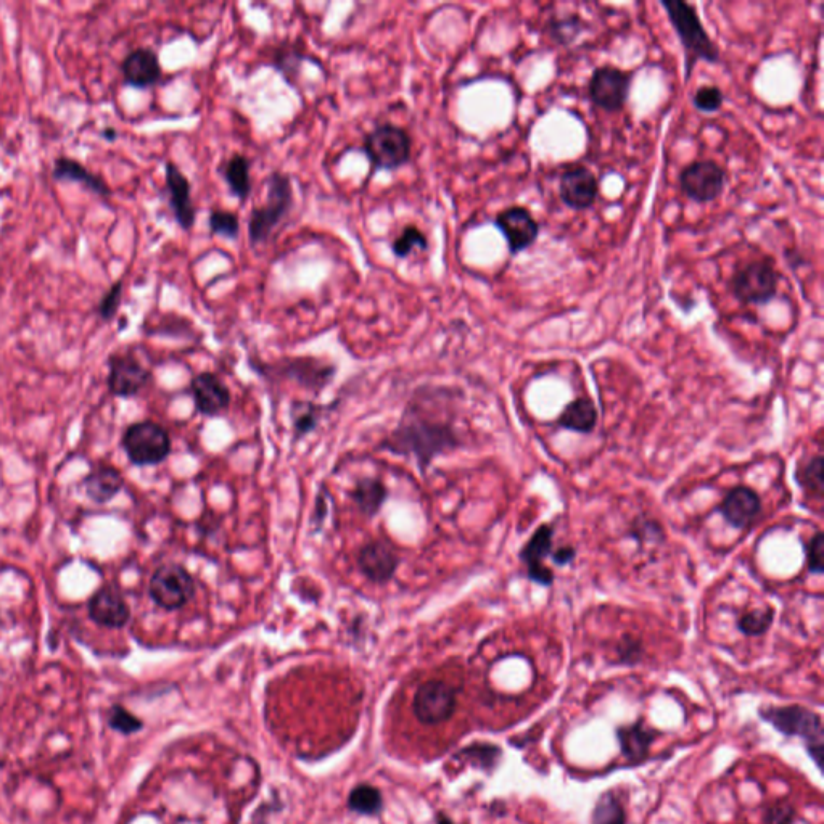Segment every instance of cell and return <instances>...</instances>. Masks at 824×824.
Segmentation results:
<instances>
[{"label":"cell","mask_w":824,"mask_h":824,"mask_svg":"<svg viewBox=\"0 0 824 824\" xmlns=\"http://www.w3.org/2000/svg\"><path fill=\"white\" fill-rule=\"evenodd\" d=\"M458 430L450 422L430 416L419 401L404 408L400 422L380 443V450L416 459L417 467L425 474L432 462L461 446Z\"/></svg>","instance_id":"obj_1"},{"label":"cell","mask_w":824,"mask_h":824,"mask_svg":"<svg viewBox=\"0 0 824 824\" xmlns=\"http://www.w3.org/2000/svg\"><path fill=\"white\" fill-rule=\"evenodd\" d=\"M660 5L667 13L668 21L672 23L673 31L683 46L686 78L691 76L697 62L717 65L721 60L720 49L710 38L696 7L684 0H662Z\"/></svg>","instance_id":"obj_2"},{"label":"cell","mask_w":824,"mask_h":824,"mask_svg":"<svg viewBox=\"0 0 824 824\" xmlns=\"http://www.w3.org/2000/svg\"><path fill=\"white\" fill-rule=\"evenodd\" d=\"M266 184H268L266 203L253 208L248 218V239L253 247L266 244L271 239V235L277 227L281 226L293 206L292 181L287 174L276 171L269 176Z\"/></svg>","instance_id":"obj_3"},{"label":"cell","mask_w":824,"mask_h":824,"mask_svg":"<svg viewBox=\"0 0 824 824\" xmlns=\"http://www.w3.org/2000/svg\"><path fill=\"white\" fill-rule=\"evenodd\" d=\"M759 715L784 736L804 739L807 742L808 752L815 760L816 767H821L824 733L823 723L818 713L805 709L802 705H787V707H767V709L760 710Z\"/></svg>","instance_id":"obj_4"},{"label":"cell","mask_w":824,"mask_h":824,"mask_svg":"<svg viewBox=\"0 0 824 824\" xmlns=\"http://www.w3.org/2000/svg\"><path fill=\"white\" fill-rule=\"evenodd\" d=\"M363 152L377 171H395L411 160L412 139L401 126L379 124L364 136Z\"/></svg>","instance_id":"obj_5"},{"label":"cell","mask_w":824,"mask_h":824,"mask_svg":"<svg viewBox=\"0 0 824 824\" xmlns=\"http://www.w3.org/2000/svg\"><path fill=\"white\" fill-rule=\"evenodd\" d=\"M779 279L771 260H754L733 272L728 290L742 305H767L778 295Z\"/></svg>","instance_id":"obj_6"},{"label":"cell","mask_w":824,"mask_h":824,"mask_svg":"<svg viewBox=\"0 0 824 824\" xmlns=\"http://www.w3.org/2000/svg\"><path fill=\"white\" fill-rule=\"evenodd\" d=\"M121 443L124 453L134 466H158L171 454L168 430L157 422L142 421L129 425Z\"/></svg>","instance_id":"obj_7"},{"label":"cell","mask_w":824,"mask_h":824,"mask_svg":"<svg viewBox=\"0 0 824 824\" xmlns=\"http://www.w3.org/2000/svg\"><path fill=\"white\" fill-rule=\"evenodd\" d=\"M195 590L194 577L179 564L160 565L150 578V599L169 612L186 607L194 599Z\"/></svg>","instance_id":"obj_8"},{"label":"cell","mask_w":824,"mask_h":824,"mask_svg":"<svg viewBox=\"0 0 824 824\" xmlns=\"http://www.w3.org/2000/svg\"><path fill=\"white\" fill-rule=\"evenodd\" d=\"M680 189L696 203L715 202L725 192L726 171L713 160H697L681 169Z\"/></svg>","instance_id":"obj_9"},{"label":"cell","mask_w":824,"mask_h":824,"mask_svg":"<svg viewBox=\"0 0 824 824\" xmlns=\"http://www.w3.org/2000/svg\"><path fill=\"white\" fill-rule=\"evenodd\" d=\"M633 75L617 66H599L588 83V97L596 107L607 113L622 112L630 97Z\"/></svg>","instance_id":"obj_10"},{"label":"cell","mask_w":824,"mask_h":824,"mask_svg":"<svg viewBox=\"0 0 824 824\" xmlns=\"http://www.w3.org/2000/svg\"><path fill=\"white\" fill-rule=\"evenodd\" d=\"M458 704V689L443 680L425 681L412 699V710L424 725H438L450 720Z\"/></svg>","instance_id":"obj_11"},{"label":"cell","mask_w":824,"mask_h":824,"mask_svg":"<svg viewBox=\"0 0 824 824\" xmlns=\"http://www.w3.org/2000/svg\"><path fill=\"white\" fill-rule=\"evenodd\" d=\"M495 226L506 239L507 248L512 255L525 252L540 237V224L532 211L524 206H509L506 210L499 211Z\"/></svg>","instance_id":"obj_12"},{"label":"cell","mask_w":824,"mask_h":824,"mask_svg":"<svg viewBox=\"0 0 824 824\" xmlns=\"http://www.w3.org/2000/svg\"><path fill=\"white\" fill-rule=\"evenodd\" d=\"M108 390L118 398L139 395L152 379V372L134 355H112L108 359Z\"/></svg>","instance_id":"obj_13"},{"label":"cell","mask_w":824,"mask_h":824,"mask_svg":"<svg viewBox=\"0 0 824 824\" xmlns=\"http://www.w3.org/2000/svg\"><path fill=\"white\" fill-rule=\"evenodd\" d=\"M559 195L564 205L575 211L593 208L598 202L599 181L590 168L572 165L562 171L559 179Z\"/></svg>","instance_id":"obj_14"},{"label":"cell","mask_w":824,"mask_h":824,"mask_svg":"<svg viewBox=\"0 0 824 824\" xmlns=\"http://www.w3.org/2000/svg\"><path fill=\"white\" fill-rule=\"evenodd\" d=\"M356 565L359 572L363 573V577L371 583L385 585L395 577L396 570L400 567V557L392 544L384 540H374L359 549Z\"/></svg>","instance_id":"obj_15"},{"label":"cell","mask_w":824,"mask_h":824,"mask_svg":"<svg viewBox=\"0 0 824 824\" xmlns=\"http://www.w3.org/2000/svg\"><path fill=\"white\" fill-rule=\"evenodd\" d=\"M87 612L92 622L110 630H120L131 620V607L116 586H102L95 591Z\"/></svg>","instance_id":"obj_16"},{"label":"cell","mask_w":824,"mask_h":824,"mask_svg":"<svg viewBox=\"0 0 824 824\" xmlns=\"http://www.w3.org/2000/svg\"><path fill=\"white\" fill-rule=\"evenodd\" d=\"M553 535L551 525H540L520 551V561L527 567L528 578L541 586H551L554 583L553 570L544 565L546 557L553 553Z\"/></svg>","instance_id":"obj_17"},{"label":"cell","mask_w":824,"mask_h":824,"mask_svg":"<svg viewBox=\"0 0 824 824\" xmlns=\"http://www.w3.org/2000/svg\"><path fill=\"white\" fill-rule=\"evenodd\" d=\"M166 190L174 219L184 231H190L197 221V208L192 200V186L186 174L173 161L165 166Z\"/></svg>","instance_id":"obj_18"},{"label":"cell","mask_w":824,"mask_h":824,"mask_svg":"<svg viewBox=\"0 0 824 824\" xmlns=\"http://www.w3.org/2000/svg\"><path fill=\"white\" fill-rule=\"evenodd\" d=\"M190 393L194 398L195 408L205 417L223 414L231 404V390L223 380L213 372H200L190 382Z\"/></svg>","instance_id":"obj_19"},{"label":"cell","mask_w":824,"mask_h":824,"mask_svg":"<svg viewBox=\"0 0 824 824\" xmlns=\"http://www.w3.org/2000/svg\"><path fill=\"white\" fill-rule=\"evenodd\" d=\"M124 83L136 89L157 86L163 78L160 58L155 50L139 47L129 52L121 63Z\"/></svg>","instance_id":"obj_20"},{"label":"cell","mask_w":824,"mask_h":824,"mask_svg":"<svg viewBox=\"0 0 824 824\" xmlns=\"http://www.w3.org/2000/svg\"><path fill=\"white\" fill-rule=\"evenodd\" d=\"M762 511V501L757 491L749 487H736L725 496L718 512L731 527L744 530L754 524Z\"/></svg>","instance_id":"obj_21"},{"label":"cell","mask_w":824,"mask_h":824,"mask_svg":"<svg viewBox=\"0 0 824 824\" xmlns=\"http://www.w3.org/2000/svg\"><path fill=\"white\" fill-rule=\"evenodd\" d=\"M52 176H54L55 181L75 182V184L91 190L99 197H112V189L108 186L107 181L99 174L89 171L81 161L75 160V158L65 157V155L55 158Z\"/></svg>","instance_id":"obj_22"},{"label":"cell","mask_w":824,"mask_h":824,"mask_svg":"<svg viewBox=\"0 0 824 824\" xmlns=\"http://www.w3.org/2000/svg\"><path fill=\"white\" fill-rule=\"evenodd\" d=\"M124 488V478L120 470L115 467H100L92 470L84 478L83 490L87 498L97 504H107L120 495Z\"/></svg>","instance_id":"obj_23"},{"label":"cell","mask_w":824,"mask_h":824,"mask_svg":"<svg viewBox=\"0 0 824 824\" xmlns=\"http://www.w3.org/2000/svg\"><path fill=\"white\" fill-rule=\"evenodd\" d=\"M387 498V487L377 477L358 478L353 491H351V499H353L356 509L369 519L382 511Z\"/></svg>","instance_id":"obj_24"},{"label":"cell","mask_w":824,"mask_h":824,"mask_svg":"<svg viewBox=\"0 0 824 824\" xmlns=\"http://www.w3.org/2000/svg\"><path fill=\"white\" fill-rule=\"evenodd\" d=\"M617 739L622 747V754L630 762H641L649 754L652 742L656 741V733L649 730L643 721H638L635 725L618 728Z\"/></svg>","instance_id":"obj_25"},{"label":"cell","mask_w":824,"mask_h":824,"mask_svg":"<svg viewBox=\"0 0 824 824\" xmlns=\"http://www.w3.org/2000/svg\"><path fill=\"white\" fill-rule=\"evenodd\" d=\"M250 169H252V163L245 155H240V153H235L231 158H227L219 168V173L223 174L224 181L231 190V194L242 200V202L252 194Z\"/></svg>","instance_id":"obj_26"},{"label":"cell","mask_w":824,"mask_h":824,"mask_svg":"<svg viewBox=\"0 0 824 824\" xmlns=\"http://www.w3.org/2000/svg\"><path fill=\"white\" fill-rule=\"evenodd\" d=\"M562 429L577 433H591L598 424V411L593 401L588 398H577L570 401L557 419Z\"/></svg>","instance_id":"obj_27"},{"label":"cell","mask_w":824,"mask_h":824,"mask_svg":"<svg viewBox=\"0 0 824 824\" xmlns=\"http://www.w3.org/2000/svg\"><path fill=\"white\" fill-rule=\"evenodd\" d=\"M593 824H627V815L622 802L612 792H606L599 797L591 815Z\"/></svg>","instance_id":"obj_28"},{"label":"cell","mask_w":824,"mask_h":824,"mask_svg":"<svg viewBox=\"0 0 824 824\" xmlns=\"http://www.w3.org/2000/svg\"><path fill=\"white\" fill-rule=\"evenodd\" d=\"M348 805L359 815H377L382 810V796L375 787L359 784L351 791Z\"/></svg>","instance_id":"obj_29"},{"label":"cell","mask_w":824,"mask_h":824,"mask_svg":"<svg viewBox=\"0 0 824 824\" xmlns=\"http://www.w3.org/2000/svg\"><path fill=\"white\" fill-rule=\"evenodd\" d=\"M321 408L313 403H295L292 409V429L295 437L303 438L318 427Z\"/></svg>","instance_id":"obj_30"},{"label":"cell","mask_w":824,"mask_h":824,"mask_svg":"<svg viewBox=\"0 0 824 824\" xmlns=\"http://www.w3.org/2000/svg\"><path fill=\"white\" fill-rule=\"evenodd\" d=\"M414 250H429V239L419 227L409 224L393 240L392 252L398 258H408Z\"/></svg>","instance_id":"obj_31"},{"label":"cell","mask_w":824,"mask_h":824,"mask_svg":"<svg viewBox=\"0 0 824 824\" xmlns=\"http://www.w3.org/2000/svg\"><path fill=\"white\" fill-rule=\"evenodd\" d=\"M105 720L107 725L113 731L129 736V734H136L144 728V721L136 717L134 713L129 712L126 707L121 704H113L105 713Z\"/></svg>","instance_id":"obj_32"},{"label":"cell","mask_w":824,"mask_h":824,"mask_svg":"<svg viewBox=\"0 0 824 824\" xmlns=\"http://www.w3.org/2000/svg\"><path fill=\"white\" fill-rule=\"evenodd\" d=\"M775 620V610L773 609H755L742 614L738 620V628L742 635L746 636H762L770 630Z\"/></svg>","instance_id":"obj_33"},{"label":"cell","mask_w":824,"mask_h":824,"mask_svg":"<svg viewBox=\"0 0 824 824\" xmlns=\"http://www.w3.org/2000/svg\"><path fill=\"white\" fill-rule=\"evenodd\" d=\"M823 470V456L818 454L805 466L800 467L799 475H797L800 487L805 488L808 493H812L818 499L823 496Z\"/></svg>","instance_id":"obj_34"},{"label":"cell","mask_w":824,"mask_h":824,"mask_svg":"<svg viewBox=\"0 0 824 824\" xmlns=\"http://www.w3.org/2000/svg\"><path fill=\"white\" fill-rule=\"evenodd\" d=\"M208 227H210L211 234L221 235L226 239L235 240L240 234V223L237 215H234L232 211L219 210V208L211 210Z\"/></svg>","instance_id":"obj_35"},{"label":"cell","mask_w":824,"mask_h":824,"mask_svg":"<svg viewBox=\"0 0 824 824\" xmlns=\"http://www.w3.org/2000/svg\"><path fill=\"white\" fill-rule=\"evenodd\" d=\"M583 29H585V23L578 17L553 20L549 25V31H551L554 41L559 42L562 46H569L573 41H577Z\"/></svg>","instance_id":"obj_36"},{"label":"cell","mask_w":824,"mask_h":824,"mask_svg":"<svg viewBox=\"0 0 824 824\" xmlns=\"http://www.w3.org/2000/svg\"><path fill=\"white\" fill-rule=\"evenodd\" d=\"M725 102V95L720 87L705 86L699 87L693 97L694 107L702 113H717L723 107Z\"/></svg>","instance_id":"obj_37"},{"label":"cell","mask_w":824,"mask_h":824,"mask_svg":"<svg viewBox=\"0 0 824 824\" xmlns=\"http://www.w3.org/2000/svg\"><path fill=\"white\" fill-rule=\"evenodd\" d=\"M462 755L477 767L483 768V770H491L498 762L501 750L493 744H474V746L462 750Z\"/></svg>","instance_id":"obj_38"},{"label":"cell","mask_w":824,"mask_h":824,"mask_svg":"<svg viewBox=\"0 0 824 824\" xmlns=\"http://www.w3.org/2000/svg\"><path fill=\"white\" fill-rule=\"evenodd\" d=\"M123 281L115 282V284L103 293L100 298L99 305H97V314L103 321H112L118 314L121 301H123Z\"/></svg>","instance_id":"obj_39"},{"label":"cell","mask_w":824,"mask_h":824,"mask_svg":"<svg viewBox=\"0 0 824 824\" xmlns=\"http://www.w3.org/2000/svg\"><path fill=\"white\" fill-rule=\"evenodd\" d=\"M808 569L813 575H821L824 572V535L823 532H816L808 541L807 549Z\"/></svg>","instance_id":"obj_40"},{"label":"cell","mask_w":824,"mask_h":824,"mask_svg":"<svg viewBox=\"0 0 824 824\" xmlns=\"http://www.w3.org/2000/svg\"><path fill=\"white\" fill-rule=\"evenodd\" d=\"M796 820V810L787 802H778L765 813V824H792Z\"/></svg>","instance_id":"obj_41"},{"label":"cell","mask_w":824,"mask_h":824,"mask_svg":"<svg viewBox=\"0 0 824 824\" xmlns=\"http://www.w3.org/2000/svg\"><path fill=\"white\" fill-rule=\"evenodd\" d=\"M618 654H620V662H622V664L635 665L636 662L641 660V656H643V647H641V644H639V641H636V639L625 636L622 644L618 647Z\"/></svg>","instance_id":"obj_42"},{"label":"cell","mask_w":824,"mask_h":824,"mask_svg":"<svg viewBox=\"0 0 824 824\" xmlns=\"http://www.w3.org/2000/svg\"><path fill=\"white\" fill-rule=\"evenodd\" d=\"M553 556L554 564L557 565H567L572 564L575 561V557H577V551L572 548V546H562V548L557 549L554 553H551Z\"/></svg>","instance_id":"obj_43"},{"label":"cell","mask_w":824,"mask_h":824,"mask_svg":"<svg viewBox=\"0 0 824 824\" xmlns=\"http://www.w3.org/2000/svg\"><path fill=\"white\" fill-rule=\"evenodd\" d=\"M103 137H105L107 141L112 142L115 141L116 137H118V132H116V129L107 128L103 131Z\"/></svg>","instance_id":"obj_44"},{"label":"cell","mask_w":824,"mask_h":824,"mask_svg":"<svg viewBox=\"0 0 824 824\" xmlns=\"http://www.w3.org/2000/svg\"><path fill=\"white\" fill-rule=\"evenodd\" d=\"M437 824H454L446 815L438 816Z\"/></svg>","instance_id":"obj_45"}]
</instances>
